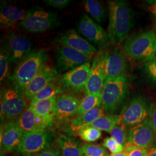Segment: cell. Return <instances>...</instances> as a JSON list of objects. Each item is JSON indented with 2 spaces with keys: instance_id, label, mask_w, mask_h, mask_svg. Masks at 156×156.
Masks as SVG:
<instances>
[{
  "instance_id": "obj_43",
  "label": "cell",
  "mask_w": 156,
  "mask_h": 156,
  "mask_svg": "<svg viewBox=\"0 0 156 156\" xmlns=\"http://www.w3.org/2000/svg\"></svg>"
},
{
  "instance_id": "obj_7",
  "label": "cell",
  "mask_w": 156,
  "mask_h": 156,
  "mask_svg": "<svg viewBox=\"0 0 156 156\" xmlns=\"http://www.w3.org/2000/svg\"><path fill=\"white\" fill-rule=\"evenodd\" d=\"M151 108L143 97H134L122 115L120 123L129 129L139 125L148 119Z\"/></svg>"
},
{
  "instance_id": "obj_42",
  "label": "cell",
  "mask_w": 156,
  "mask_h": 156,
  "mask_svg": "<svg viewBox=\"0 0 156 156\" xmlns=\"http://www.w3.org/2000/svg\"><path fill=\"white\" fill-rule=\"evenodd\" d=\"M0 156H5V154H4V151H1Z\"/></svg>"
},
{
  "instance_id": "obj_13",
  "label": "cell",
  "mask_w": 156,
  "mask_h": 156,
  "mask_svg": "<svg viewBox=\"0 0 156 156\" xmlns=\"http://www.w3.org/2000/svg\"><path fill=\"white\" fill-rule=\"evenodd\" d=\"M52 138V134L48 130L41 133H24L17 151L27 156L37 154L49 147Z\"/></svg>"
},
{
  "instance_id": "obj_25",
  "label": "cell",
  "mask_w": 156,
  "mask_h": 156,
  "mask_svg": "<svg viewBox=\"0 0 156 156\" xmlns=\"http://www.w3.org/2000/svg\"><path fill=\"white\" fill-rule=\"evenodd\" d=\"M84 9L98 23H102L106 20V8L102 4L95 0L84 1Z\"/></svg>"
},
{
  "instance_id": "obj_18",
  "label": "cell",
  "mask_w": 156,
  "mask_h": 156,
  "mask_svg": "<svg viewBox=\"0 0 156 156\" xmlns=\"http://www.w3.org/2000/svg\"><path fill=\"white\" fill-rule=\"evenodd\" d=\"M53 119L37 115L28 106L18 117L17 122L24 133L44 132L53 122Z\"/></svg>"
},
{
  "instance_id": "obj_3",
  "label": "cell",
  "mask_w": 156,
  "mask_h": 156,
  "mask_svg": "<svg viewBox=\"0 0 156 156\" xmlns=\"http://www.w3.org/2000/svg\"><path fill=\"white\" fill-rule=\"evenodd\" d=\"M124 53L135 60L150 61L156 56V35L153 31L134 34L126 39Z\"/></svg>"
},
{
  "instance_id": "obj_27",
  "label": "cell",
  "mask_w": 156,
  "mask_h": 156,
  "mask_svg": "<svg viewBox=\"0 0 156 156\" xmlns=\"http://www.w3.org/2000/svg\"><path fill=\"white\" fill-rule=\"evenodd\" d=\"M101 95L86 94L80 102L75 116L90 111L96 107L101 106Z\"/></svg>"
},
{
  "instance_id": "obj_11",
  "label": "cell",
  "mask_w": 156,
  "mask_h": 156,
  "mask_svg": "<svg viewBox=\"0 0 156 156\" xmlns=\"http://www.w3.org/2000/svg\"><path fill=\"white\" fill-rule=\"evenodd\" d=\"M91 67L90 62H87L64 73L60 80L62 87L73 94L79 93L84 90Z\"/></svg>"
},
{
  "instance_id": "obj_38",
  "label": "cell",
  "mask_w": 156,
  "mask_h": 156,
  "mask_svg": "<svg viewBox=\"0 0 156 156\" xmlns=\"http://www.w3.org/2000/svg\"><path fill=\"white\" fill-rule=\"evenodd\" d=\"M128 156H146L147 150L146 149L134 147L128 153Z\"/></svg>"
},
{
  "instance_id": "obj_9",
  "label": "cell",
  "mask_w": 156,
  "mask_h": 156,
  "mask_svg": "<svg viewBox=\"0 0 156 156\" xmlns=\"http://www.w3.org/2000/svg\"><path fill=\"white\" fill-rule=\"evenodd\" d=\"M26 100L24 95L13 87L4 90L2 95L1 93V100L6 119L12 121L18 119L27 109Z\"/></svg>"
},
{
  "instance_id": "obj_31",
  "label": "cell",
  "mask_w": 156,
  "mask_h": 156,
  "mask_svg": "<svg viewBox=\"0 0 156 156\" xmlns=\"http://www.w3.org/2000/svg\"><path fill=\"white\" fill-rule=\"evenodd\" d=\"M82 147L84 156H108L105 147L101 145L83 143Z\"/></svg>"
},
{
  "instance_id": "obj_24",
  "label": "cell",
  "mask_w": 156,
  "mask_h": 156,
  "mask_svg": "<svg viewBox=\"0 0 156 156\" xmlns=\"http://www.w3.org/2000/svg\"><path fill=\"white\" fill-rule=\"evenodd\" d=\"M56 98L57 97H53L46 100L39 101L30 104L29 106L37 115L53 119L56 116Z\"/></svg>"
},
{
  "instance_id": "obj_28",
  "label": "cell",
  "mask_w": 156,
  "mask_h": 156,
  "mask_svg": "<svg viewBox=\"0 0 156 156\" xmlns=\"http://www.w3.org/2000/svg\"><path fill=\"white\" fill-rule=\"evenodd\" d=\"M60 84H58L57 81L49 84L34 97L30 104H34L39 101L44 100L61 94L62 92V87Z\"/></svg>"
},
{
  "instance_id": "obj_12",
  "label": "cell",
  "mask_w": 156,
  "mask_h": 156,
  "mask_svg": "<svg viewBox=\"0 0 156 156\" xmlns=\"http://www.w3.org/2000/svg\"><path fill=\"white\" fill-rule=\"evenodd\" d=\"M91 58L73 49L60 46L57 48L55 57L56 69L58 73L68 71L89 62Z\"/></svg>"
},
{
  "instance_id": "obj_19",
  "label": "cell",
  "mask_w": 156,
  "mask_h": 156,
  "mask_svg": "<svg viewBox=\"0 0 156 156\" xmlns=\"http://www.w3.org/2000/svg\"><path fill=\"white\" fill-rule=\"evenodd\" d=\"M80 101L76 97L62 94L56 98V116L61 121H67L75 116Z\"/></svg>"
},
{
  "instance_id": "obj_40",
  "label": "cell",
  "mask_w": 156,
  "mask_h": 156,
  "mask_svg": "<svg viewBox=\"0 0 156 156\" xmlns=\"http://www.w3.org/2000/svg\"><path fill=\"white\" fill-rule=\"evenodd\" d=\"M146 156H156V145L147 150V153Z\"/></svg>"
},
{
  "instance_id": "obj_14",
  "label": "cell",
  "mask_w": 156,
  "mask_h": 156,
  "mask_svg": "<svg viewBox=\"0 0 156 156\" xmlns=\"http://www.w3.org/2000/svg\"><path fill=\"white\" fill-rule=\"evenodd\" d=\"M33 44L27 38L11 33L6 37L5 48L12 64L18 63L32 51Z\"/></svg>"
},
{
  "instance_id": "obj_33",
  "label": "cell",
  "mask_w": 156,
  "mask_h": 156,
  "mask_svg": "<svg viewBox=\"0 0 156 156\" xmlns=\"http://www.w3.org/2000/svg\"><path fill=\"white\" fill-rule=\"evenodd\" d=\"M102 145L104 147L107 148L110 151L111 154L120 153L125 151V147L118 143L112 137H108L105 138L104 140Z\"/></svg>"
},
{
  "instance_id": "obj_22",
  "label": "cell",
  "mask_w": 156,
  "mask_h": 156,
  "mask_svg": "<svg viewBox=\"0 0 156 156\" xmlns=\"http://www.w3.org/2000/svg\"><path fill=\"white\" fill-rule=\"evenodd\" d=\"M105 109L101 105L92 110L76 116L71 120L70 129L77 132L83 128L90 126L95 120L105 115Z\"/></svg>"
},
{
  "instance_id": "obj_6",
  "label": "cell",
  "mask_w": 156,
  "mask_h": 156,
  "mask_svg": "<svg viewBox=\"0 0 156 156\" xmlns=\"http://www.w3.org/2000/svg\"><path fill=\"white\" fill-rule=\"evenodd\" d=\"M99 55L105 80L125 76L127 71V62L123 50L119 46H116Z\"/></svg>"
},
{
  "instance_id": "obj_15",
  "label": "cell",
  "mask_w": 156,
  "mask_h": 156,
  "mask_svg": "<svg viewBox=\"0 0 156 156\" xmlns=\"http://www.w3.org/2000/svg\"><path fill=\"white\" fill-rule=\"evenodd\" d=\"M58 79V73L57 71L56 68L45 64L31 82L28 84L24 92L26 98L27 100H31L40 91L44 89L51 83L57 82Z\"/></svg>"
},
{
  "instance_id": "obj_35",
  "label": "cell",
  "mask_w": 156,
  "mask_h": 156,
  "mask_svg": "<svg viewBox=\"0 0 156 156\" xmlns=\"http://www.w3.org/2000/svg\"><path fill=\"white\" fill-rule=\"evenodd\" d=\"M44 2L48 5L55 8L62 9L68 5L71 1L69 0H45Z\"/></svg>"
},
{
  "instance_id": "obj_5",
  "label": "cell",
  "mask_w": 156,
  "mask_h": 156,
  "mask_svg": "<svg viewBox=\"0 0 156 156\" xmlns=\"http://www.w3.org/2000/svg\"><path fill=\"white\" fill-rule=\"evenodd\" d=\"M58 19L55 13L39 6H33L27 11L20 26L30 33H42L58 26Z\"/></svg>"
},
{
  "instance_id": "obj_20",
  "label": "cell",
  "mask_w": 156,
  "mask_h": 156,
  "mask_svg": "<svg viewBox=\"0 0 156 156\" xmlns=\"http://www.w3.org/2000/svg\"><path fill=\"white\" fill-rule=\"evenodd\" d=\"M105 79L102 73L100 55L96 56L93 62L89 76L85 87L86 94L101 95Z\"/></svg>"
},
{
  "instance_id": "obj_41",
  "label": "cell",
  "mask_w": 156,
  "mask_h": 156,
  "mask_svg": "<svg viewBox=\"0 0 156 156\" xmlns=\"http://www.w3.org/2000/svg\"><path fill=\"white\" fill-rule=\"evenodd\" d=\"M128 153L127 151H123L122 152L120 153H115V154H110L109 156H128Z\"/></svg>"
},
{
  "instance_id": "obj_4",
  "label": "cell",
  "mask_w": 156,
  "mask_h": 156,
  "mask_svg": "<svg viewBox=\"0 0 156 156\" xmlns=\"http://www.w3.org/2000/svg\"><path fill=\"white\" fill-rule=\"evenodd\" d=\"M128 93V80L126 76L106 80L101 93L102 105L106 112L112 113L123 104Z\"/></svg>"
},
{
  "instance_id": "obj_44",
  "label": "cell",
  "mask_w": 156,
  "mask_h": 156,
  "mask_svg": "<svg viewBox=\"0 0 156 156\" xmlns=\"http://www.w3.org/2000/svg\"></svg>"
},
{
  "instance_id": "obj_36",
  "label": "cell",
  "mask_w": 156,
  "mask_h": 156,
  "mask_svg": "<svg viewBox=\"0 0 156 156\" xmlns=\"http://www.w3.org/2000/svg\"><path fill=\"white\" fill-rule=\"evenodd\" d=\"M149 121L151 127L154 133L156 134V105H151L149 115Z\"/></svg>"
},
{
  "instance_id": "obj_29",
  "label": "cell",
  "mask_w": 156,
  "mask_h": 156,
  "mask_svg": "<svg viewBox=\"0 0 156 156\" xmlns=\"http://www.w3.org/2000/svg\"><path fill=\"white\" fill-rule=\"evenodd\" d=\"M78 135L82 140L87 142H94L101 137V131L93 127H87L79 131Z\"/></svg>"
},
{
  "instance_id": "obj_26",
  "label": "cell",
  "mask_w": 156,
  "mask_h": 156,
  "mask_svg": "<svg viewBox=\"0 0 156 156\" xmlns=\"http://www.w3.org/2000/svg\"><path fill=\"white\" fill-rule=\"evenodd\" d=\"M122 115H108L99 117L90 126L111 133L112 130L121 122Z\"/></svg>"
},
{
  "instance_id": "obj_23",
  "label": "cell",
  "mask_w": 156,
  "mask_h": 156,
  "mask_svg": "<svg viewBox=\"0 0 156 156\" xmlns=\"http://www.w3.org/2000/svg\"><path fill=\"white\" fill-rule=\"evenodd\" d=\"M62 156H84L82 145L72 137L61 135L58 138Z\"/></svg>"
},
{
  "instance_id": "obj_17",
  "label": "cell",
  "mask_w": 156,
  "mask_h": 156,
  "mask_svg": "<svg viewBox=\"0 0 156 156\" xmlns=\"http://www.w3.org/2000/svg\"><path fill=\"white\" fill-rule=\"evenodd\" d=\"M24 132L19 127L17 120L5 124L4 127L1 126V148L7 152L18 150L20 145Z\"/></svg>"
},
{
  "instance_id": "obj_21",
  "label": "cell",
  "mask_w": 156,
  "mask_h": 156,
  "mask_svg": "<svg viewBox=\"0 0 156 156\" xmlns=\"http://www.w3.org/2000/svg\"><path fill=\"white\" fill-rule=\"evenodd\" d=\"M27 13V11L16 5H4L1 6V28L11 27L17 23H20L25 19Z\"/></svg>"
},
{
  "instance_id": "obj_30",
  "label": "cell",
  "mask_w": 156,
  "mask_h": 156,
  "mask_svg": "<svg viewBox=\"0 0 156 156\" xmlns=\"http://www.w3.org/2000/svg\"><path fill=\"white\" fill-rule=\"evenodd\" d=\"M11 63L10 57L4 48L0 51V79L1 82L8 77L9 74L10 64Z\"/></svg>"
},
{
  "instance_id": "obj_2",
  "label": "cell",
  "mask_w": 156,
  "mask_h": 156,
  "mask_svg": "<svg viewBox=\"0 0 156 156\" xmlns=\"http://www.w3.org/2000/svg\"><path fill=\"white\" fill-rule=\"evenodd\" d=\"M48 60V55L44 50L32 51L17 64L11 77L13 87L24 95L28 84L38 73Z\"/></svg>"
},
{
  "instance_id": "obj_1",
  "label": "cell",
  "mask_w": 156,
  "mask_h": 156,
  "mask_svg": "<svg viewBox=\"0 0 156 156\" xmlns=\"http://www.w3.org/2000/svg\"><path fill=\"white\" fill-rule=\"evenodd\" d=\"M108 3L109 38L111 44H118L127 38L134 26V12L128 2L124 1H109Z\"/></svg>"
},
{
  "instance_id": "obj_39",
  "label": "cell",
  "mask_w": 156,
  "mask_h": 156,
  "mask_svg": "<svg viewBox=\"0 0 156 156\" xmlns=\"http://www.w3.org/2000/svg\"><path fill=\"white\" fill-rule=\"evenodd\" d=\"M148 10L156 20V1H151L148 6Z\"/></svg>"
},
{
  "instance_id": "obj_16",
  "label": "cell",
  "mask_w": 156,
  "mask_h": 156,
  "mask_svg": "<svg viewBox=\"0 0 156 156\" xmlns=\"http://www.w3.org/2000/svg\"><path fill=\"white\" fill-rule=\"evenodd\" d=\"M56 41L60 46L68 47L91 58L97 52L93 45L73 29L60 35Z\"/></svg>"
},
{
  "instance_id": "obj_37",
  "label": "cell",
  "mask_w": 156,
  "mask_h": 156,
  "mask_svg": "<svg viewBox=\"0 0 156 156\" xmlns=\"http://www.w3.org/2000/svg\"><path fill=\"white\" fill-rule=\"evenodd\" d=\"M34 156H62L61 153L56 149H46L35 154Z\"/></svg>"
},
{
  "instance_id": "obj_34",
  "label": "cell",
  "mask_w": 156,
  "mask_h": 156,
  "mask_svg": "<svg viewBox=\"0 0 156 156\" xmlns=\"http://www.w3.org/2000/svg\"><path fill=\"white\" fill-rule=\"evenodd\" d=\"M145 69L148 77L156 83V56L152 60L147 62Z\"/></svg>"
},
{
  "instance_id": "obj_10",
  "label": "cell",
  "mask_w": 156,
  "mask_h": 156,
  "mask_svg": "<svg viewBox=\"0 0 156 156\" xmlns=\"http://www.w3.org/2000/svg\"><path fill=\"white\" fill-rule=\"evenodd\" d=\"M78 32L88 41L101 48L109 44L108 34L87 15L81 16L77 24Z\"/></svg>"
},
{
  "instance_id": "obj_8",
  "label": "cell",
  "mask_w": 156,
  "mask_h": 156,
  "mask_svg": "<svg viewBox=\"0 0 156 156\" xmlns=\"http://www.w3.org/2000/svg\"><path fill=\"white\" fill-rule=\"evenodd\" d=\"M154 134L148 118L143 123L129 129L125 151L128 153L134 147L146 149L153 144L155 139Z\"/></svg>"
},
{
  "instance_id": "obj_32",
  "label": "cell",
  "mask_w": 156,
  "mask_h": 156,
  "mask_svg": "<svg viewBox=\"0 0 156 156\" xmlns=\"http://www.w3.org/2000/svg\"><path fill=\"white\" fill-rule=\"evenodd\" d=\"M111 137L114 138L118 143L124 146L127 142V132L126 131V128L123 126L122 124L120 123L115 126L111 132Z\"/></svg>"
}]
</instances>
